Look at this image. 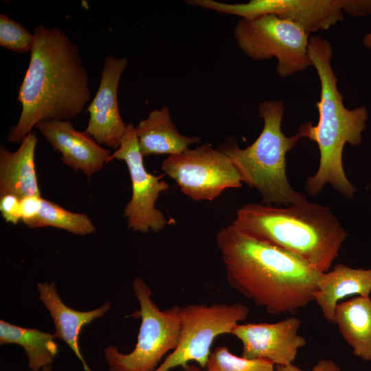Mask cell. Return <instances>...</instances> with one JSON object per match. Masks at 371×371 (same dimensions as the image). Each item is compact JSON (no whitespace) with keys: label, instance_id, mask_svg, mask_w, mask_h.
I'll return each instance as SVG.
<instances>
[{"label":"cell","instance_id":"3","mask_svg":"<svg viewBox=\"0 0 371 371\" xmlns=\"http://www.w3.org/2000/svg\"><path fill=\"white\" fill-rule=\"evenodd\" d=\"M308 54L320 82L316 103L319 120L316 125L310 122L301 124L297 133L317 144L320 158L316 173L306 179L305 190L308 196H315L329 184L342 196L352 199L356 188L344 172L343 149L346 144H361L369 114L364 106L354 109L344 106L331 65L333 49L328 41L320 36H311Z\"/></svg>","mask_w":371,"mask_h":371},{"label":"cell","instance_id":"14","mask_svg":"<svg viewBox=\"0 0 371 371\" xmlns=\"http://www.w3.org/2000/svg\"><path fill=\"white\" fill-rule=\"evenodd\" d=\"M61 153L62 162L74 170H82L88 179L112 161L110 150L102 147L86 131H78L70 120L41 122L35 126Z\"/></svg>","mask_w":371,"mask_h":371},{"label":"cell","instance_id":"9","mask_svg":"<svg viewBox=\"0 0 371 371\" xmlns=\"http://www.w3.org/2000/svg\"><path fill=\"white\" fill-rule=\"evenodd\" d=\"M161 169L194 201H212L227 188L242 186L229 158L207 142L168 156Z\"/></svg>","mask_w":371,"mask_h":371},{"label":"cell","instance_id":"6","mask_svg":"<svg viewBox=\"0 0 371 371\" xmlns=\"http://www.w3.org/2000/svg\"><path fill=\"white\" fill-rule=\"evenodd\" d=\"M133 289L140 306L135 313L141 318L137 344L128 354L120 352L114 345L108 346L104 358L109 371H154L178 344L181 307L161 311L150 297L151 289L141 278L134 279Z\"/></svg>","mask_w":371,"mask_h":371},{"label":"cell","instance_id":"5","mask_svg":"<svg viewBox=\"0 0 371 371\" xmlns=\"http://www.w3.org/2000/svg\"><path fill=\"white\" fill-rule=\"evenodd\" d=\"M258 111L263 128L251 145L240 148L229 138L218 150L229 158L241 181L258 190L266 205L289 206L308 201L291 187L286 177V154L302 137L298 133L286 136L282 131L284 102L264 101Z\"/></svg>","mask_w":371,"mask_h":371},{"label":"cell","instance_id":"18","mask_svg":"<svg viewBox=\"0 0 371 371\" xmlns=\"http://www.w3.org/2000/svg\"><path fill=\"white\" fill-rule=\"evenodd\" d=\"M135 134L143 157L177 155L188 149L189 145L201 142L199 137L179 133L167 106L151 111L148 117L141 120L135 127Z\"/></svg>","mask_w":371,"mask_h":371},{"label":"cell","instance_id":"7","mask_svg":"<svg viewBox=\"0 0 371 371\" xmlns=\"http://www.w3.org/2000/svg\"><path fill=\"white\" fill-rule=\"evenodd\" d=\"M309 35L299 25L272 14L242 19L234 28V38L243 53L255 60L276 58L277 73L283 78L313 66Z\"/></svg>","mask_w":371,"mask_h":371},{"label":"cell","instance_id":"24","mask_svg":"<svg viewBox=\"0 0 371 371\" xmlns=\"http://www.w3.org/2000/svg\"><path fill=\"white\" fill-rule=\"evenodd\" d=\"M0 211L7 223L17 224L21 221V199L12 194L0 196Z\"/></svg>","mask_w":371,"mask_h":371},{"label":"cell","instance_id":"28","mask_svg":"<svg viewBox=\"0 0 371 371\" xmlns=\"http://www.w3.org/2000/svg\"><path fill=\"white\" fill-rule=\"evenodd\" d=\"M363 43L367 48L371 49V32L363 36Z\"/></svg>","mask_w":371,"mask_h":371},{"label":"cell","instance_id":"17","mask_svg":"<svg viewBox=\"0 0 371 371\" xmlns=\"http://www.w3.org/2000/svg\"><path fill=\"white\" fill-rule=\"evenodd\" d=\"M370 293L371 268L356 269L337 264L332 270L322 273L314 301L324 318L332 322L335 307L341 300L353 295L370 297Z\"/></svg>","mask_w":371,"mask_h":371},{"label":"cell","instance_id":"13","mask_svg":"<svg viewBox=\"0 0 371 371\" xmlns=\"http://www.w3.org/2000/svg\"><path fill=\"white\" fill-rule=\"evenodd\" d=\"M127 63L126 57H106L98 91L87 108L89 119L85 131L99 144L115 150L126 127L120 113L117 90Z\"/></svg>","mask_w":371,"mask_h":371},{"label":"cell","instance_id":"25","mask_svg":"<svg viewBox=\"0 0 371 371\" xmlns=\"http://www.w3.org/2000/svg\"><path fill=\"white\" fill-rule=\"evenodd\" d=\"M42 197L30 196L21 199V221L27 224L33 219L39 212L42 203Z\"/></svg>","mask_w":371,"mask_h":371},{"label":"cell","instance_id":"4","mask_svg":"<svg viewBox=\"0 0 371 371\" xmlns=\"http://www.w3.org/2000/svg\"><path fill=\"white\" fill-rule=\"evenodd\" d=\"M232 224L321 273L329 271L348 236L329 207L308 201L285 207L247 204L237 210Z\"/></svg>","mask_w":371,"mask_h":371},{"label":"cell","instance_id":"23","mask_svg":"<svg viewBox=\"0 0 371 371\" xmlns=\"http://www.w3.org/2000/svg\"><path fill=\"white\" fill-rule=\"evenodd\" d=\"M34 42L31 34L21 24L4 14H0V45L16 53L31 52Z\"/></svg>","mask_w":371,"mask_h":371},{"label":"cell","instance_id":"12","mask_svg":"<svg viewBox=\"0 0 371 371\" xmlns=\"http://www.w3.org/2000/svg\"><path fill=\"white\" fill-rule=\"evenodd\" d=\"M300 319L294 316L275 323L237 324L231 335L243 345L242 357L264 359L275 366L293 363L306 340L298 333Z\"/></svg>","mask_w":371,"mask_h":371},{"label":"cell","instance_id":"29","mask_svg":"<svg viewBox=\"0 0 371 371\" xmlns=\"http://www.w3.org/2000/svg\"><path fill=\"white\" fill-rule=\"evenodd\" d=\"M183 371H203L201 368L194 365L188 364L186 366L182 368Z\"/></svg>","mask_w":371,"mask_h":371},{"label":"cell","instance_id":"30","mask_svg":"<svg viewBox=\"0 0 371 371\" xmlns=\"http://www.w3.org/2000/svg\"><path fill=\"white\" fill-rule=\"evenodd\" d=\"M52 366H47L42 368L41 371H52Z\"/></svg>","mask_w":371,"mask_h":371},{"label":"cell","instance_id":"8","mask_svg":"<svg viewBox=\"0 0 371 371\" xmlns=\"http://www.w3.org/2000/svg\"><path fill=\"white\" fill-rule=\"evenodd\" d=\"M249 313V308L241 303L194 304L181 307L177 346L154 371L183 368L191 361L205 368L214 339L231 334L234 326L245 319Z\"/></svg>","mask_w":371,"mask_h":371},{"label":"cell","instance_id":"11","mask_svg":"<svg viewBox=\"0 0 371 371\" xmlns=\"http://www.w3.org/2000/svg\"><path fill=\"white\" fill-rule=\"evenodd\" d=\"M344 0H251L226 3L214 0H193L192 5L251 20L272 14L292 21L308 34L328 30L344 19Z\"/></svg>","mask_w":371,"mask_h":371},{"label":"cell","instance_id":"22","mask_svg":"<svg viewBox=\"0 0 371 371\" xmlns=\"http://www.w3.org/2000/svg\"><path fill=\"white\" fill-rule=\"evenodd\" d=\"M275 365L264 359H249L233 355L227 346L216 348L211 352L206 371H275Z\"/></svg>","mask_w":371,"mask_h":371},{"label":"cell","instance_id":"15","mask_svg":"<svg viewBox=\"0 0 371 371\" xmlns=\"http://www.w3.org/2000/svg\"><path fill=\"white\" fill-rule=\"evenodd\" d=\"M37 141L35 131H32L14 152L0 146V196H41L34 162Z\"/></svg>","mask_w":371,"mask_h":371},{"label":"cell","instance_id":"26","mask_svg":"<svg viewBox=\"0 0 371 371\" xmlns=\"http://www.w3.org/2000/svg\"><path fill=\"white\" fill-rule=\"evenodd\" d=\"M275 371H302L293 363L286 366H275ZM311 371H341L340 367L331 359H321Z\"/></svg>","mask_w":371,"mask_h":371},{"label":"cell","instance_id":"27","mask_svg":"<svg viewBox=\"0 0 371 371\" xmlns=\"http://www.w3.org/2000/svg\"><path fill=\"white\" fill-rule=\"evenodd\" d=\"M343 10L353 16H366L371 13V1L344 0Z\"/></svg>","mask_w":371,"mask_h":371},{"label":"cell","instance_id":"1","mask_svg":"<svg viewBox=\"0 0 371 371\" xmlns=\"http://www.w3.org/2000/svg\"><path fill=\"white\" fill-rule=\"evenodd\" d=\"M216 241L229 285L268 313L294 315L314 301L322 273L299 257L232 223L220 229Z\"/></svg>","mask_w":371,"mask_h":371},{"label":"cell","instance_id":"21","mask_svg":"<svg viewBox=\"0 0 371 371\" xmlns=\"http://www.w3.org/2000/svg\"><path fill=\"white\" fill-rule=\"evenodd\" d=\"M26 225L32 229L50 226L80 236L91 234L95 230L87 214L68 211L43 198L37 215Z\"/></svg>","mask_w":371,"mask_h":371},{"label":"cell","instance_id":"16","mask_svg":"<svg viewBox=\"0 0 371 371\" xmlns=\"http://www.w3.org/2000/svg\"><path fill=\"white\" fill-rule=\"evenodd\" d=\"M39 299L50 313L55 326L54 338L64 341L81 361L86 371H91L80 349L79 337L82 327L102 317L111 308L110 302L89 311H79L64 304L52 282L37 284Z\"/></svg>","mask_w":371,"mask_h":371},{"label":"cell","instance_id":"2","mask_svg":"<svg viewBox=\"0 0 371 371\" xmlns=\"http://www.w3.org/2000/svg\"><path fill=\"white\" fill-rule=\"evenodd\" d=\"M33 34L30 60L17 97L21 113L8 134L10 143L21 142L41 122L69 120L91 100L88 73L69 36L43 25Z\"/></svg>","mask_w":371,"mask_h":371},{"label":"cell","instance_id":"20","mask_svg":"<svg viewBox=\"0 0 371 371\" xmlns=\"http://www.w3.org/2000/svg\"><path fill=\"white\" fill-rule=\"evenodd\" d=\"M53 334L36 328L18 326L4 320L0 321V345L14 344L21 346L28 359L32 371L41 370L52 366L58 348Z\"/></svg>","mask_w":371,"mask_h":371},{"label":"cell","instance_id":"19","mask_svg":"<svg viewBox=\"0 0 371 371\" xmlns=\"http://www.w3.org/2000/svg\"><path fill=\"white\" fill-rule=\"evenodd\" d=\"M357 357L371 361V299L357 296L335 307L333 322Z\"/></svg>","mask_w":371,"mask_h":371},{"label":"cell","instance_id":"10","mask_svg":"<svg viewBox=\"0 0 371 371\" xmlns=\"http://www.w3.org/2000/svg\"><path fill=\"white\" fill-rule=\"evenodd\" d=\"M143 157L135 127L132 123L127 124L120 147L111 155L112 160L126 162L131 177L132 196L124 208V216L128 228L134 232H157L169 223L162 212L155 208V202L169 185L162 179L164 175L156 176L146 170Z\"/></svg>","mask_w":371,"mask_h":371}]
</instances>
